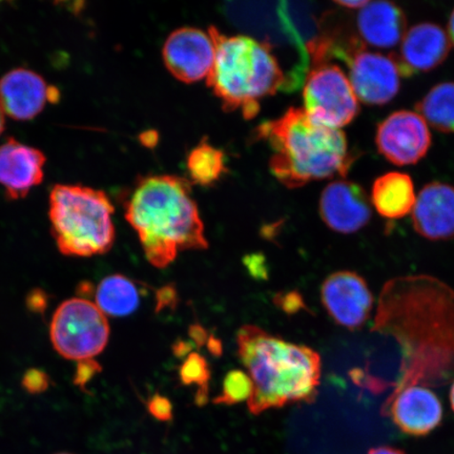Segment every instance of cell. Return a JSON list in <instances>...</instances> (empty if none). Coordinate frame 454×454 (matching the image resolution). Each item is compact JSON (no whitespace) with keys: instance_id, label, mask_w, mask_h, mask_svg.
Masks as SVG:
<instances>
[{"instance_id":"14","label":"cell","mask_w":454,"mask_h":454,"mask_svg":"<svg viewBox=\"0 0 454 454\" xmlns=\"http://www.w3.org/2000/svg\"><path fill=\"white\" fill-rule=\"evenodd\" d=\"M320 215L329 229L340 234H354L371 221L372 204L362 186L337 180L322 192Z\"/></svg>"},{"instance_id":"35","label":"cell","mask_w":454,"mask_h":454,"mask_svg":"<svg viewBox=\"0 0 454 454\" xmlns=\"http://www.w3.org/2000/svg\"><path fill=\"white\" fill-rule=\"evenodd\" d=\"M57 454H71V453H57Z\"/></svg>"},{"instance_id":"4","label":"cell","mask_w":454,"mask_h":454,"mask_svg":"<svg viewBox=\"0 0 454 454\" xmlns=\"http://www.w3.org/2000/svg\"><path fill=\"white\" fill-rule=\"evenodd\" d=\"M258 136L270 145V172L289 189L348 173L353 157L340 129L312 121L304 109L261 124Z\"/></svg>"},{"instance_id":"32","label":"cell","mask_w":454,"mask_h":454,"mask_svg":"<svg viewBox=\"0 0 454 454\" xmlns=\"http://www.w3.org/2000/svg\"><path fill=\"white\" fill-rule=\"evenodd\" d=\"M448 37H450V43L454 44V10L450 15V22H448Z\"/></svg>"},{"instance_id":"28","label":"cell","mask_w":454,"mask_h":454,"mask_svg":"<svg viewBox=\"0 0 454 454\" xmlns=\"http://www.w3.org/2000/svg\"><path fill=\"white\" fill-rule=\"evenodd\" d=\"M31 373L35 380H33L28 374L25 378L26 387L28 390L36 393V391L43 390V387H47V379H43V373L38 372H32Z\"/></svg>"},{"instance_id":"15","label":"cell","mask_w":454,"mask_h":454,"mask_svg":"<svg viewBox=\"0 0 454 454\" xmlns=\"http://www.w3.org/2000/svg\"><path fill=\"white\" fill-rule=\"evenodd\" d=\"M47 162L43 153L30 145L8 138L0 145V185L11 200L25 198L44 179Z\"/></svg>"},{"instance_id":"17","label":"cell","mask_w":454,"mask_h":454,"mask_svg":"<svg viewBox=\"0 0 454 454\" xmlns=\"http://www.w3.org/2000/svg\"><path fill=\"white\" fill-rule=\"evenodd\" d=\"M412 224L426 239L450 240L454 237V186L442 183L426 185L412 209Z\"/></svg>"},{"instance_id":"2","label":"cell","mask_w":454,"mask_h":454,"mask_svg":"<svg viewBox=\"0 0 454 454\" xmlns=\"http://www.w3.org/2000/svg\"><path fill=\"white\" fill-rule=\"evenodd\" d=\"M124 209L146 259L157 269L168 268L180 252L208 247L204 224L186 179L170 175L141 178Z\"/></svg>"},{"instance_id":"33","label":"cell","mask_w":454,"mask_h":454,"mask_svg":"<svg viewBox=\"0 0 454 454\" xmlns=\"http://www.w3.org/2000/svg\"><path fill=\"white\" fill-rule=\"evenodd\" d=\"M4 127H5L4 114L2 111V109H0V135H2L4 133Z\"/></svg>"},{"instance_id":"31","label":"cell","mask_w":454,"mask_h":454,"mask_svg":"<svg viewBox=\"0 0 454 454\" xmlns=\"http://www.w3.org/2000/svg\"><path fill=\"white\" fill-rule=\"evenodd\" d=\"M340 7H344L346 9H359L364 8L368 4L366 0H354V2H336Z\"/></svg>"},{"instance_id":"18","label":"cell","mask_w":454,"mask_h":454,"mask_svg":"<svg viewBox=\"0 0 454 454\" xmlns=\"http://www.w3.org/2000/svg\"><path fill=\"white\" fill-rule=\"evenodd\" d=\"M451 43L440 26L419 24L403 38L400 56L396 57L403 76L435 69L450 52Z\"/></svg>"},{"instance_id":"19","label":"cell","mask_w":454,"mask_h":454,"mask_svg":"<svg viewBox=\"0 0 454 454\" xmlns=\"http://www.w3.org/2000/svg\"><path fill=\"white\" fill-rule=\"evenodd\" d=\"M362 44L390 49L399 44L407 32L405 13L389 2H368L356 17Z\"/></svg>"},{"instance_id":"10","label":"cell","mask_w":454,"mask_h":454,"mask_svg":"<svg viewBox=\"0 0 454 454\" xmlns=\"http://www.w3.org/2000/svg\"><path fill=\"white\" fill-rule=\"evenodd\" d=\"M321 301L328 316L349 331L366 325L374 302L364 278L350 270L336 271L326 278L321 286Z\"/></svg>"},{"instance_id":"24","label":"cell","mask_w":454,"mask_h":454,"mask_svg":"<svg viewBox=\"0 0 454 454\" xmlns=\"http://www.w3.org/2000/svg\"><path fill=\"white\" fill-rule=\"evenodd\" d=\"M254 394V384L247 372L231 371L226 374L223 391L215 397V405H235L248 402Z\"/></svg>"},{"instance_id":"20","label":"cell","mask_w":454,"mask_h":454,"mask_svg":"<svg viewBox=\"0 0 454 454\" xmlns=\"http://www.w3.org/2000/svg\"><path fill=\"white\" fill-rule=\"evenodd\" d=\"M371 201L386 219H401L412 212L417 201L410 175L391 172L381 176L372 185Z\"/></svg>"},{"instance_id":"7","label":"cell","mask_w":454,"mask_h":454,"mask_svg":"<svg viewBox=\"0 0 454 454\" xmlns=\"http://www.w3.org/2000/svg\"><path fill=\"white\" fill-rule=\"evenodd\" d=\"M57 353L73 361H89L105 350L110 325L98 306L88 299L72 298L56 309L50 327Z\"/></svg>"},{"instance_id":"29","label":"cell","mask_w":454,"mask_h":454,"mask_svg":"<svg viewBox=\"0 0 454 454\" xmlns=\"http://www.w3.org/2000/svg\"><path fill=\"white\" fill-rule=\"evenodd\" d=\"M158 309H163L164 306H168L170 303L175 302L176 292L172 287H164L159 291L158 294Z\"/></svg>"},{"instance_id":"26","label":"cell","mask_w":454,"mask_h":454,"mask_svg":"<svg viewBox=\"0 0 454 454\" xmlns=\"http://www.w3.org/2000/svg\"><path fill=\"white\" fill-rule=\"evenodd\" d=\"M147 408L158 421L168 422L173 419V406L166 396L157 395L151 397Z\"/></svg>"},{"instance_id":"11","label":"cell","mask_w":454,"mask_h":454,"mask_svg":"<svg viewBox=\"0 0 454 454\" xmlns=\"http://www.w3.org/2000/svg\"><path fill=\"white\" fill-rule=\"evenodd\" d=\"M376 144L381 154L395 166H411L427 154L431 145L428 124L416 112L399 111L380 123Z\"/></svg>"},{"instance_id":"5","label":"cell","mask_w":454,"mask_h":454,"mask_svg":"<svg viewBox=\"0 0 454 454\" xmlns=\"http://www.w3.org/2000/svg\"><path fill=\"white\" fill-rule=\"evenodd\" d=\"M215 49V64L207 78L226 111H241L252 119L260 111V101L275 94L286 75L269 43L254 38L226 36L217 27H208Z\"/></svg>"},{"instance_id":"3","label":"cell","mask_w":454,"mask_h":454,"mask_svg":"<svg viewBox=\"0 0 454 454\" xmlns=\"http://www.w3.org/2000/svg\"><path fill=\"white\" fill-rule=\"evenodd\" d=\"M238 356L254 384L248 411L258 416L294 403H312L321 381V356L255 325L237 333Z\"/></svg>"},{"instance_id":"30","label":"cell","mask_w":454,"mask_h":454,"mask_svg":"<svg viewBox=\"0 0 454 454\" xmlns=\"http://www.w3.org/2000/svg\"><path fill=\"white\" fill-rule=\"evenodd\" d=\"M367 454H406L404 451L397 450V448L390 446H381L372 448Z\"/></svg>"},{"instance_id":"34","label":"cell","mask_w":454,"mask_h":454,"mask_svg":"<svg viewBox=\"0 0 454 454\" xmlns=\"http://www.w3.org/2000/svg\"><path fill=\"white\" fill-rule=\"evenodd\" d=\"M450 405H451L452 411L454 412V382L450 388Z\"/></svg>"},{"instance_id":"25","label":"cell","mask_w":454,"mask_h":454,"mask_svg":"<svg viewBox=\"0 0 454 454\" xmlns=\"http://www.w3.org/2000/svg\"><path fill=\"white\" fill-rule=\"evenodd\" d=\"M179 376L184 384H196L200 387L198 396H200L201 399L207 397L211 369H209L206 357L196 353L190 354L180 367Z\"/></svg>"},{"instance_id":"9","label":"cell","mask_w":454,"mask_h":454,"mask_svg":"<svg viewBox=\"0 0 454 454\" xmlns=\"http://www.w3.org/2000/svg\"><path fill=\"white\" fill-rule=\"evenodd\" d=\"M345 60L349 67L351 87L363 104L386 105L399 93L403 75L395 56L359 47L351 50Z\"/></svg>"},{"instance_id":"13","label":"cell","mask_w":454,"mask_h":454,"mask_svg":"<svg viewBox=\"0 0 454 454\" xmlns=\"http://www.w3.org/2000/svg\"><path fill=\"white\" fill-rule=\"evenodd\" d=\"M382 413L393 419L402 433L412 436L428 435L442 421V406L438 395L421 385L408 386L389 396Z\"/></svg>"},{"instance_id":"27","label":"cell","mask_w":454,"mask_h":454,"mask_svg":"<svg viewBox=\"0 0 454 454\" xmlns=\"http://www.w3.org/2000/svg\"><path fill=\"white\" fill-rule=\"evenodd\" d=\"M275 302L287 314L303 309L305 306L302 296L294 292L286 294H278Z\"/></svg>"},{"instance_id":"12","label":"cell","mask_w":454,"mask_h":454,"mask_svg":"<svg viewBox=\"0 0 454 454\" xmlns=\"http://www.w3.org/2000/svg\"><path fill=\"white\" fill-rule=\"evenodd\" d=\"M162 55L164 64L175 78L192 83L207 78L211 74L215 49L208 32L183 27L169 34Z\"/></svg>"},{"instance_id":"23","label":"cell","mask_w":454,"mask_h":454,"mask_svg":"<svg viewBox=\"0 0 454 454\" xmlns=\"http://www.w3.org/2000/svg\"><path fill=\"white\" fill-rule=\"evenodd\" d=\"M186 167L192 183L213 185L226 172L225 155L217 147L203 141L190 153Z\"/></svg>"},{"instance_id":"21","label":"cell","mask_w":454,"mask_h":454,"mask_svg":"<svg viewBox=\"0 0 454 454\" xmlns=\"http://www.w3.org/2000/svg\"><path fill=\"white\" fill-rule=\"evenodd\" d=\"M96 305L104 314L126 317L138 309L139 291L136 284L122 275H112L102 280L95 294Z\"/></svg>"},{"instance_id":"6","label":"cell","mask_w":454,"mask_h":454,"mask_svg":"<svg viewBox=\"0 0 454 454\" xmlns=\"http://www.w3.org/2000/svg\"><path fill=\"white\" fill-rule=\"evenodd\" d=\"M115 211L104 191L78 184H56L50 192L51 231L61 254L93 257L115 242Z\"/></svg>"},{"instance_id":"22","label":"cell","mask_w":454,"mask_h":454,"mask_svg":"<svg viewBox=\"0 0 454 454\" xmlns=\"http://www.w3.org/2000/svg\"><path fill=\"white\" fill-rule=\"evenodd\" d=\"M429 126L442 133H454V82L435 85L417 105Z\"/></svg>"},{"instance_id":"8","label":"cell","mask_w":454,"mask_h":454,"mask_svg":"<svg viewBox=\"0 0 454 454\" xmlns=\"http://www.w3.org/2000/svg\"><path fill=\"white\" fill-rule=\"evenodd\" d=\"M314 65L304 84V111L322 126L337 129L348 126L360 111L348 77L327 59H314Z\"/></svg>"},{"instance_id":"1","label":"cell","mask_w":454,"mask_h":454,"mask_svg":"<svg viewBox=\"0 0 454 454\" xmlns=\"http://www.w3.org/2000/svg\"><path fill=\"white\" fill-rule=\"evenodd\" d=\"M373 331L393 337L402 350L399 382L446 385L454 379V291L430 276L395 278L380 296Z\"/></svg>"},{"instance_id":"16","label":"cell","mask_w":454,"mask_h":454,"mask_svg":"<svg viewBox=\"0 0 454 454\" xmlns=\"http://www.w3.org/2000/svg\"><path fill=\"white\" fill-rule=\"evenodd\" d=\"M51 90L39 74L19 67L0 78V109L14 121H31L51 102Z\"/></svg>"}]
</instances>
